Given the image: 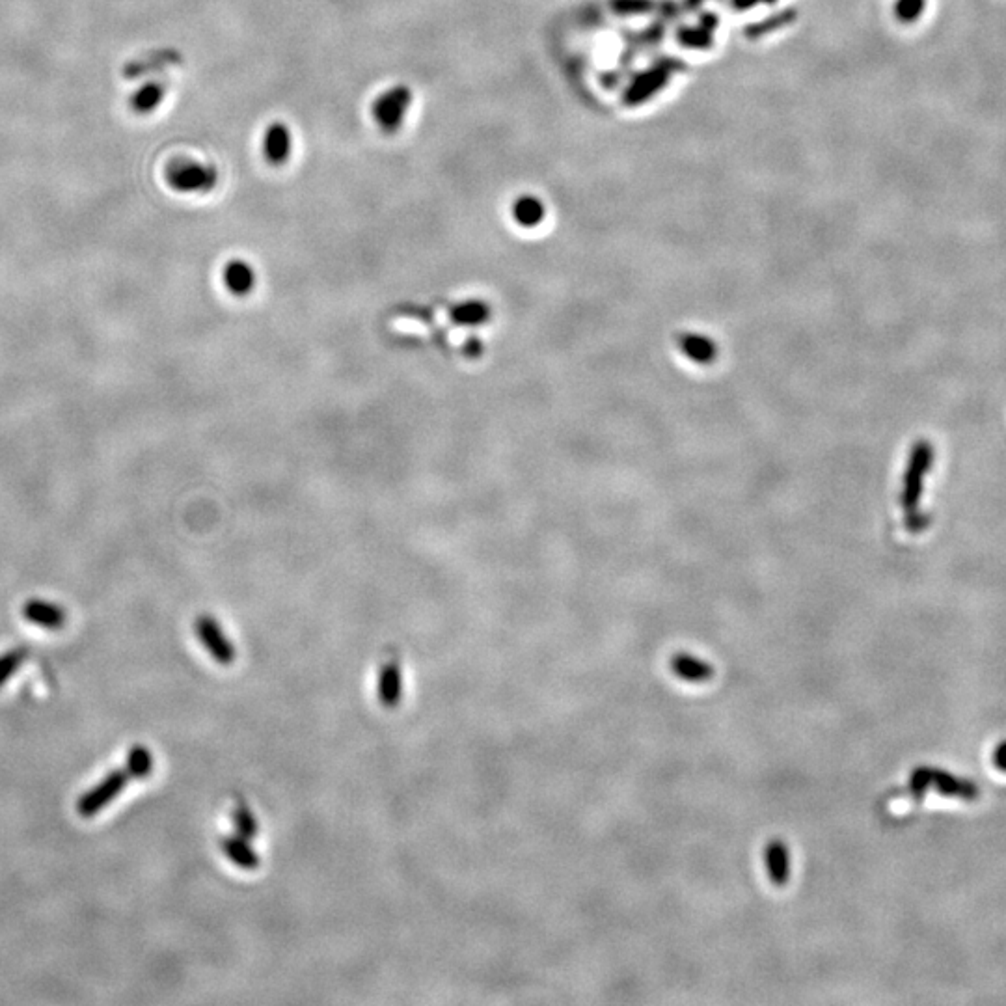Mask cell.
Masks as SVG:
<instances>
[{"label": "cell", "mask_w": 1006, "mask_h": 1006, "mask_svg": "<svg viewBox=\"0 0 1006 1006\" xmlns=\"http://www.w3.org/2000/svg\"><path fill=\"white\" fill-rule=\"evenodd\" d=\"M934 461V449L928 442H917L911 449L910 461L904 476V489L900 502L904 507V517L908 531H923L926 528V517L921 513V498L925 490V477Z\"/></svg>", "instance_id": "6da1fadb"}, {"label": "cell", "mask_w": 1006, "mask_h": 1006, "mask_svg": "<svg viewBox=\"0 0 1006 1006\" xmlns=\"http://www.w3.org/2000/svg\"><path fill=\"white\" fill-rule=\"evenodd\" d=\"M414 103V92L407 84H395L382 90L371 103V118L384 135H395L401 131Z\"/></svg>", "instance_id": "7a4b0ae2"}, {"label": "cell", "mask_w": 1006, "mask_h": 1006, "mask_svg": "<svg viewBox=\"0 0 1006 1006\" xmlns=\"http://www.w3.org/2000/svg\"><path fill=\"white\" fill-rule=\"evenodd\" d=\"M218 179L220 174L217 166L196 159H176L166 168L168 185L181 194H207L215 191Z\"/></svg>", "instance_id": "3957f363"}, {"label": "cell", "mask_w": 1006, "mask_h": 1006, "mask_svg": "<svg viewBox=\"0 0 1006 1006\" xmlns=\"http://www.w3.org/2000/svg\"><path fill=\"white\" fill-rule=\"evenodd\" d=\"M686 66L677 58H660L653 68L647 69L645 73L638 75L630 88L626 90L625 103L634 107L649 101L654 94H658L666 86L669 77L677 71H684Z\"/></svg>", "instance_id": "277c9868"}, {"label": "cell", "mask_w": 1006, "mask_h": 1006, "mask_svg": "<svg viewBox=\"0 0 1006 1006\" xmlns=\"http://www.w3.org/2000/svg\"><path fill=\"white\" fill-rule=\"evenodd\" d=\"M129 779H131V775H129V772L125 768L123 770L118 768V770L110 772L105 779H101L97 783L94 789L82 794L81 800L77 802L79 815L84 816V818H92L99 811H103L105 807H109L110 803L114 802L122 794L123 790H125Z\"/></svg>", "instance_id": "5b68a950"}, {"label": "cell", "mask_w": 1006, "mask_h": 1006, "mask_svg": "<svg viewBox=\"0 0 1006 1006\" xmlns=\"http://www.w3.org/2000/svg\"><path fill=\"white\" fill-rule=\"evenodd\" d=\"M194 628H196V636L202 641L205 651L211 654L220 666H232L233 660L237 656L235 647L215 621V617L200 615Z\"/></svg>", "instance_id": "8992f818"}, {"label": "cell", "mask_w": 1006, "mask_h": 1006, "mask_svg": "<svg viewBox=\"0 0 1006 1006\" xmlns=\"http://www.w3.org/2000/svg\"><path fill=\"white\" fill-rule=\"evenodd\" d=\"M261 155L263 161L274 168L289 163L293 155V133L286 122H271L261 135Z\"/></svg>", "instance_id": "52a82bcc"}, {"label": "cell", "mask_w": 1006, "mask_h": 1006, "mask_svg": "<svg viewBox=\"0 0 1006 1006\" xmlns=\"http://www.w3.org/2000/svg\"><path fill=\"white\" fill-rule=\"evenodd\" d=\"M680 353L699 366H710L718 360L720 349L718 343L708 338L707 334L697 332H680L677 336Z\"/></svg>", "instance_id": "ba28073f"}, {"label": "cell", "mask_w": 1006, "mask_h": 1006, "mask_svg": "<svg viewBox=\"0 0 1006 1006\" xmlns=\"http://www.w3.org/2000/svg\"><path fill=\"white\" fill-rule=\"evenodd\" d=\"M23 617L27 619L28 623L47 628V630H58L68 621V613L62 606L41 599L27 600L23 606Z\"/></svg>", "instance_id": "9c48e42d"}, {"label": "cell", "mask_w": 1006, "mask_h": 1006, "mask_svg": "<svg viewBox=\"0 0 1006 1006\" xmlns=\"http://www.w3.org/2000/svg\"><path fill=\"white\" fill-rule=\"evenodd\" d=\"M220 848L235 867L245 871H256L261 865L258 850L250 844V839L241 837L239 833L226 835L220 839Z\"/></svg>", "instance_id": "30bf717a"}, {"label": "cell", "mask_w": 1006, "mask_h": 1006, "mask_svg": "<svg viewBox=\"0 0 1006 1006\" xmlns=\"http://www.w3.org/2000/svg\"><path fill=\"white\" fill-rule=\"evenodd\" d=\"M222 280L235 297H246L256 287V271L245 259H232L222 271Z\"/></svg>", "instance_id": "8fae6325"}, {"label": "cell", "mask_w": 1006, "mask_h": 1006, "mask_svg": "<svg viewBox=\"0 0 1006 1006\" xmlns=\"http://www.w3.org/2000/svg\"><path fill=\"white\" fill-rule=\"evenodd\" d=\"M379 701L386 708H395L403 699V671L397 660H390L379 673Z\"/></svg>", "instance_id": "7c38bea8"}, {"label": "cell", "mask_w": 1006, "mask_h": 1006, "mask_svg": "<svg viewBox=\"0 0 1006 1006\" xmlns=\"http://www.w3.org/2000/svg\"><path fill=\"white\" fill-rule=\"evenodd\" d=\"M511 213H513V220L520 228L531 230V228H537L539 224H543L544 217H546V207L541 202V198H537L533 194H522L515 200V204L511 207Z\"/></svg>", "instance_id": "4fadbf2b"}, {"label": "cell", "mask_w": 1006, "mask_h": 1006, "mask_svg": "<svg viewBox=\"0 0 1006 1006\" xmlns=\"http://www.w3.org/2000/svg\"><path fill=\"white\" fill-rule=\"evenodd\" d=\"M490 306L483 300H464L451 310V319L463 327H477L489 321Z\"/></svg>", "instance_id": "5bb4252c"}, {"label": "cell", "mask_w": 1006, "mask_h": 1006, "mask_svg": "<svg viewBox=\"0 0 1006 1006\" xmlns=\"http://www.w3.org/2000/svg\"><path fill=\"white\" fill-rule=\"evenodd\" d=\"M164 96H166V92L159 82H148V84L140 86L131 96V109L142 116L153 114L163 105Z\"/></svg>", "instance_id": "9a60e30c"}, {"label": "cell", "mask_w": 1006, "mask_h": 1006, "mask_svg": "<svg viewBox=\"0 0 1006 1006\" xmlns=\"http://www.w3.org/2000/svg\"><path fill=\"white\" fill-rule=\"evenodd\" d=\"M796 15H798V12H796L794 8L781 10V12H777V14L770 15V17H766V19H762V21H757V23L749 25V27L746 28V36H748L749 40H759V38L766 36V34H772L775 30H781V28L792 25V23H794V19H796Z\"/></svg>", "instance_id": "2e32d148"}, {"label": "cell", "mask_w": 1006, "mask_h": 1006, "mask_svg": "<svg viewBox=\"0 0 1006 1006\" xmlns=\"http://www.w3.org/2000/svg\"><path fill=\"white\" fill-rule=\"evenodd\" d=\"M125 770L131 775V779H144L153 772V755L144 746H135L129 749Z\"/></svg>", "instance_id": "e0dca14e"}, {"label": "cell", "mask_w": 1006, "mask_h": 1006, "mask_svg": "<svg viewBox=\"0 0 1006 1006\" xmlns=\"http://www.w3.org/2000/svg\"><path fill=\"white\" fill-rule=\"evenodd\" d=\"M233 828L245 839H256L259 833L258 818L250 813L245 803H237L232 811Z\"/></svg>", "instance_id": "ac0fdd59"}, {"label": "cell", "mask_w": 1006, "mask_h": 1006, "mask_svg": "<svg viewBox=\"0 0 1006 1006\" xmlns=\"http://www.w3.org/2000/svg\"><path fill=\"white\" fill-rule=\"evenodd\" d=\"M673 664L680 677L688 680H707L708 675L712 673V669L705 662H699L697 658H692L688 654H680Z\"/></svg>", "instance_id": "d6986e66"}, {"label": "cell", "mask_w": 1006, "mask_h": 1006, "mask_svg": "<svg viewBox=\"0 0 1006 1006\" xmlns=\"http://www.w3.org/2000/svg\"><path fill=\"white\" fill-rule=\"evenodd\" d=\"M28 651L25 647L12 649L8 653L0 654V688L10 680L15 671L27 660Z\"/></svg>", "instance_id": "ffe728a7"}, {"label": "cell", "mask_w": 1006, "mask_h": 1006, "mask_svg": "<svg viewBox=\"0 0 1006 1006\" xmlns=\"http://www.w3.org/2000/svg\"><path fill=\"white\" fill-rule=\"evenodd\" d=\"M677 40L692 49H707L712 45V32H708L707 28L703 27L680 28L677 32Z\"/></svg>", "instance_id": "44dd1931"}, {"label": "cell", "mask_w": 1006, "mask_h": 1006, "mask_svg": "<svg viewBox=\"0 0 1006 1006\" xmlns=\"http://www.w3.org/2000/svg\"><path fill=\"white\" fill-rule=\"evenodd\" d=\"M926 0H897L895 2V15L898 21L904 25L915 23L921 15L925 14Z\"/></svg>", "instance_id": "7402d4cb"}, {"label": "cell", "mask_w": 1006, "mask_h": 1006, "mask_svg": "<svg viewBox=\"0 0 1006 1006\" xmlns=\"http://www.w3.org/2000/svg\"><path fill=\"white\" fill-rule=\"evenodd\" d=\"M612 10L619 15L649 14L656 10L654 0H610Z\"/></svg>", "instance_id": "603a6c76"}, {"label": "cell", "mask_w": 1006, "mask_h": 1006, "mask_svg": "<svg viewBox=\"0 0 1006 1006\" xmlns=\"http://www.w3.org/2000/svg\"><path fill=\"white\" fill-rule=\"evenodd\" d=\"M768 863H770V872H772V878L775 882L783 884L785 878H787V852L783 848V844L775 843L772 844L770 852H768Z\"/></svg>", "instance_id": "cb8c5ba5"}, {"label": "cell", "mask_w": 1006, "mask_h": 1006, "mask_svg": "<svg viewBox=\"0 0 1006 1006\" xmlns=\"http://www.w3.org/2000/svg\"><path fill=\"white\" fill-rule=\"evenodd\" d=\"M662 36H664V25L656 23L653 27L647 28L645 32H641L638 38H630V40L641 43V45H654V43L662 40Z\"/></svg>", "instance_id": "d4e9b609"}, {"label": "cell", "mask_w": 1006, "mask_h": 1006, "mask_svg": "<svg viewBox=\"0 0 1006 1006\" xmlns=\"http://www.w3.org/2000/svg\"><path fill=\"white\" fill-rule=\"evenodd\" d=\"M656 10H658V14L662 15L664 19H677L680 12H682V8H680L679 4H675V2H671V0H660V2H656Z\"/></svg>", "instance_id": "484cf974"}, {"label": "cell", "mask_w": 1006, "mask_h": 1006, "mask_svg": "<svg viewBox=\"0 0 1006 1006\" xmlns=\"http://www.w3.org/2000/svg\"><path fill=\"white\" fill-rule=\"evenodd\" d=\"M993 764L997 770L1001 772H1006V742H1003L1001 746H997L995 753H993Z\"/></svg>", "instance_id": "4316f807"}, {"label": "cell", "mask_w": 1006, "mask_h": 1006, "mask_svg": "<svg viewBox=\"0 0 1006 1006\" xmlns=\"http://www.w3.org/2000/svg\"><path fill=\"white\" fill-rule=\"evenodd\" d=\"M699 27L707 28L708 32H712L714 28L718 27V17L714 14H703L701 15V21H699Z\"/></svg>", "instance_id": "83f0119b"}, {"label": "cell", "mask_w": 1006, "mask_h": 1006, "mask_svg": "<svg viewBox=\"0 0 1006 1006\" xmlns=\"http://www.w3.org/2000/svg\"><path fill=\"white\" fill-rule=\"evenodd\" d=\"M759 2H761V0H733V6H735L736 10H740V12H742V10H749V8H753V6H755V4H759Z\"/></svg>", "instance_id": "f1b7e54d"}, {"label": "cell", "mask_w": 1006, "mask_h": 1006, "mask_svg": "<svg viewBox=\"0 0 1006 1006\" xmlns=\"http://www.w3.org/2000/svg\"><path fill=\"white\" fill-rule=\"evenodd\" d=\"M703 4V0H684V8L682 10H688V12H695L699 6Z\"/></svg>", "instance_id": "f546056e"}, {"label": "cell", "mask_w": 1006, "mask_h": 1006, "mask_svg": "<svg viewBox=\"0 0 1006 1006\" xmlns=\"http://www.w3.org/2000/svg\"><path fill=\"white\" fill-rule=\"evenodd\" d=\"M761 2H766V4H774L777 0H761Z\"/></svg>", "instance_id": "4dcf8cb0"}]
</instances>
